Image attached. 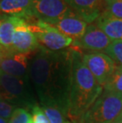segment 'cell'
Returning <instances> with one entry per match:
<instances>
[{
    "mask_svg": "<svg viewBox=\"0 0 122 123\" xmlns=\"http://www.w3.org/2000/svg\"><path fill=\"white\" fill-rule=\"evenodd\" d=\"M71 62V48L52 51L40 46L31 54L29 78L41 106H57L68 114Z\"/></svg>",
    "mask_w": 122,
    "mask_h": 123,
    "instance_id": "cell-1",
    "label": "cell"
},
{
    "mask_svg": "<svg viewBox=\"0 0 122 123\" xmlns=\"http://www.w3.org/2000/svg\"><path fill=\"white\" fill-rule=\"evenodd\" d=\"M71 75L68 99V118L76 122L81 118L103 91L86 66L82 51L71 47Z\"/></svg>",
    "mask_w": 122,
    "mask_h": 123,
    "instance_id": "cell-2",
    "label": "cell"
},
{
    "mask_svg": "<svg viewBox=\"0 0 122 123\" xmlns=\"http://www.w3.org/2000/svg\"><path fill=\"white\" fill-rule=\"evenodd\" d=\"M37 98L29 78L13 76L0 71V100L31 110L37 105Z\"/></svg>",
    "mask_w": 122,
    "mask_h": 123,
    "instance_id": "cell-3",
    "label": "cell"
},
{
    "mask_svg": "<svg viewBox=\"0 0 122 123\" xmlns=\"http://www.w3.org/2000/svg\"><path fill=\"white\" fill-rule=\"evenodd\" d=\"M122 118V95L103 89L79 123H114Z\"/></svg>",
    "mask_w": 122,
    "mask_h": 123,
    "instance_id": "cell-4",
    "label": "cell"
},
{
    "mask_svg": "<svg viewBox=\"0 0 122 123\" xmlns=\"http://www.w3.org/2000/svg\"><path fill=\"white\" fill-rule=\"evenodd\" d=\"M29 30L37 37L41 46L52 51H60L71 46L73 39L69 37L50 25L40 21L28 22Z\"/></svg>",
    "mask_w": 122,
    "mask_h": 123,
    "instance_id": "cell-5",
    "label": "cell"
},
{
    "mask_svg": "<svg viewBox=\"0 0 122 123\" xmlns=\"http://www.w3.org/2000/svg\"><path fill=\"white\" fill-rule=\"evenodd\" d=\"M71 9L64 0H33L31 17L33 20L54 25Z\"/></svg>",
    "mask_w": 122,
    "mask_h": 123,
    "instance_id": "cell-6",
    "label": "cell"
},
{
    "mask_svg": "<svg viewBox=\"0 0 122 123\" xmlns=\"http://www.w3.org/2000/svg\"><path fill=\"white\" fill-rule=\"evenodd\" d=\"M82 60L87 68L102 87L105 86L116 68L113 60L102 52L82 53Z\"/></svg>",
    "mask_w": 122,
    "mask_h": 123,
    "instance_id": "cell-7",
    "label": "cell"
},
{
    "mask_svg": "<svg viewBox=\"0 0 122 123\" xmlns=\"http://www.w3.org/2000/svg\"><path fill=\"white\" fill-rule=\"evenodd\" d=\"M111 43L110 39L104 33L94 22L88 24L87 30L81 37L73 41L72 48L79 50L94 52H103Z\"/></svg>",
    "mask_w": 122,
    "mask_h": 123,
    "instance_id": "cell-8",
    "label": "cell"
},
{
    "mask_svg": "<svg viewBox=\"0 0 122 123\" xmlns=\"http://www.w3.org/2000/svg\"><path fill=\"white\" fill-rule=\"evenodd\" d=\"M37 37L29 30L28 22L21 18L15 27L12 42V51L14 53L31 54L40 47Z\"/></svg>",
    "mask_w": 122,
    "mask_h": 123,
    "instance_id": "cell-9",
    "label": "cell"
},
{
    "mask_svg": "<svg viewBox=\"0 0 122 123\" xmlns=\"http://www.w3.org/2000/svg\"><path fill=\"white\" fill-rule=\"evenodd\" d=\"M31 54L10 52L0 64V71L13 76L29 77V61Z\"/></svg>",
    "mask_w": 122,
    "mask_h": 123,
    "instance_id": "cell-10",
    "label": "cell"
},
{
    "mask_svg": "<svg viewBox=\"0 0 122 123\" xmlns=\"http://www.w3.org/2000/svg\"><path fill=\"white\" fill-rule=\"evenodd\" d=\"M52 25L64 35L76 40L83 35L88 24L74 10L70 9L58 22Z\"/></svg>",
    "mask_w": 122,
    "mask_h": 123,
    "instance_id": "cell-11",
    "label": "cell"
},
{
    "mask_svg": "<svg viewBox=\"0 0 122 123\" xmlns=\"http://www.w3.org/2000/svg\"><path fill=\"white\" fill-rule=\"evenodd\" d=\"M87 24L94 22L103 10V0H64Z\"/></svg>",
    "mask_w": 122,
    "mask_h": 123,
    "instance_id": "cell-12",
    "label": "cell"
},
{
    "mask_svg": "<svg viewBox=\"0 0 122 123\" xmlns=\"http://www.w3.org/2000/svg\"><path fill=\"white\" fill-rule=\"evenodd\" d=\"M33 0H0V14L23 18L27 22H33L31 17Z\"/></svg>",
    "mask_w": 122,
    "mask_h": 123,
    "instance_id": "cell-13",
    "label": "cell"
},
{
    "mask_svg": "<svg viewBox=\"0 0 122 123\" xmlns=\"http://www.w3.org/2000/svg\"><path fill=\"white\" fill-rule=\"evenodd\" d=\"M94 23L111 41L122 40V19L102 10Z\"/></svg>",
    "mask_w": 122,
    "mask_h": 123,
    "instance_id": "cell-14",
    "label": "cell"
},
{
    "mask_svg": "<svg viewBox=\"0 0 122 123\" xmlns=\"http://www.w3.org/2000/svg\"><path fill=\"white\" fill-rule=\"evenodd\" d=\"M21 18L1 14L0 18V45L12 51L13 36L15 27Z\"/></svg>",
    "mask_w": 122,
    "mask_h": 123,
    "instance_id": "cell-15",
    "label": "cell"
},
{
    "mask_svg": "<svg viewBox=\"0 0 122 123\" xmlns=\"http://www.w3.org/2000/svg\"><path fill=\"white\" fill-rule=\"evenodd\" d=\"M50 123H66L68 118L67 112L57 106H41Z\"/></svg>",
    "mask_w": 122,
    "mask_h": 123,
    "instance_id": "cell-16",
    "label": "cell"
},
{
    "mask_svg": "<svg viewBox=\"0 0 122 123\" xmlns=\"http://www.w3.org/2000/svg\"><path fill=\"white\" fill-rule=\"evenodd\" d=\"M103 89L122 95V68L116 67L112 76L110 78Z\"/></svg>",
    "mask_w": 122,
    "mask_h": 123,
    "instance_id": "cell-17",
    "label": "cell"
},
{
    "mask_svg": "<svg viewBox=\"0 0 122 123\" xmlns=\"http://www.w3.org/2000/svg\"><path fill=\"white\" fill-rule=\"evenodd\" d=\"M103 53L113 60L116 67L122 68V40L111 41Z\"/></svg>",
    "mask_w": 122,
    "mask_h": 123,
    "instance_id": "cell-18",
    "label": "cell"
},
{
    "mask_svg": "<svg viewBox=\"0 0 122 123\" xmlns=\"http://www.w3.org/2000/svg\"><path fill=\"white\" fill-rule=\"evenodd\" d=\"M8 123H33L32 113L29 110L17 107L11 114Z\"/></svg>",
    "mask_w": 122,
    "mask_h": 123,
    "instance_id": "cell-19",
    "label": "cell"
},
{
    "mask_svg": "<svg viewBox=\"0 0 122 123\" xmlns=\"http://www.w3.org/2000/svg\"><path fill=\"white\" fill-rule=\"evenodd\" d=\"M103 10L122 19V0H103Z\"/></svg>",
    "mask_w": 122,
    "mask_h": 123,
    "instance_id": "cell-20",
    "label": "cell"
},
{
    "mask_svg": "<svg viewBox=\"0 0 122 123\" xmlns=\"http://www.w3.org/2000/svg\"><path fill=\"white\" fill-rule=\"evenodd\" d=\"M33 117V123H50L41 106L35 105L31 109Z\"/></svg>",
    "mask_w": 122,
    "mask_h": 123,
    "instance_id": "cell-21",
    "label": "cell"
},
{
    "mask_svg": "<svg viewBox=\"0 0 122 123\" xmlns=\"http://www.w3.org/2000/svg\"><path fill=\"white\" fill-rule=\"evenodd\" d=\"M17 107L6 101L0 100V117L7 120L10 118L14 111Z\"/></svg>",
    "mask_w": 122,
    "mask_h": 123,
    "instance_id": "cell-22",
    "label": "cell"
},
{
    "mask_svg": "<svg viewBox=\"0 0 122 123\" xmlns=\"http://www.w3.org/2000/svg\"><path fill=\"white\" fill-rule=\"evenodd\" d=\"M10 52H11V51L7 50L6 49H5L2 46L0 45V64H1L2 60H3L5 57L6 56V55L8 54Z\"/></svg>",
    "mask_w": 122,
    "mask_h": 123,
    "instance_id": "cell-23",
    "label": "cell"
},
{
    "mask_svg": "<svg viewBox=\"0 0 122 123\" xmlns=\"http://www.w3.org/2000/svg\"><path fill=\"white\" fill-rule=\"evenodd\" d=\"M0 123H8V122H7V120L0 117Z\"/></svg>",
    "mask_w": 122,
    "mask_h": 123,
    "instance_id": "cell-24",
    "label": "cell"
},
{
    "mask_svg": "<svg viewBox=\"0 0 122 123\" xmlns=\"http://www.w3.org/2000/svg\"><path fill=\"white\" fill-rule=\"evenodd\" d=\"M114 123H122V118H121L120 120H118V121H116V122H115Z\"/></svg>",
    "mask_w": 122,
    "mask_h": 123,
    "instance_id": "cell-25",
    "label": "cell"
},
{
    "mask_svg": "<svg viewBox=\"0 0 122 123\" xmlns=\"http://www.w3.org/2000/svg\"><path fill=\"white\" fill-rule=\"evenodd\" d=\"M66 123H71V122H66Z\"/></svg>",
    "mask_w": 122,
    "mask_h": 123,
    "instance_id": "cell-26",
    "label": "cell"
}]
</instances>
